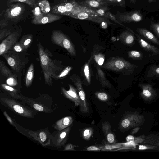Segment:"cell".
Returning a JSON list of instances; mask_svg holds the SVG:
<instances>
[{
    "mask_svg": "<svg viewBox=\"0 0 159 159\" xmlns=\"http://www.w3.org/2000/svg\"><path fill=\"white\" fill-rule=\"evenodd\" d=\"M87 150L88 151H98L100 149L95 146H90L88 147Z\"/></svg>",
    "mask_w": 159,
    "mask_h": 159,
    "instance_id": "cell-46",
    "label": "cell"
},
{
    "mask_svg": "<svg viewBox=\"0 0 159 159\" xmlns=\"http://www.w3.org/2000/svg\"><path fill=\"white\" fill-rule=\"evenodd\" d=\"M69 89L68 90H66L64 88H61L62 92L63 95L66 98L73 102L75 106H80L81 101L76 89L71 85L69 84Z\"/></svg>",
    "mask_w": 159,
    "mask_h": 159,
    "instance_id": "cell-15",
    "label": "cell"
},
{
    "mask_svg": "<svg viewBox=\"0 0 159 159\" xmlns=\"http://www.w3.org/2000/svg\"><path fill=\"white\" fill-rule=\"evenodd\" d=\"M12 32L9 30L7 29H2L0 30V40L1 41L5 38L10 35Z\"/></svg>",
    "mask_w": 159,
    "mask_h": 159,
    "instance_id": "cell-35",
    "label": "cell"
},
{
    "mask_svg": "<svg viewBox=\"0 0 159 159\" xmlns=\"http://www.w3.org/2000/svg\"><path fill=\"white\" fill-rule=\"evenodd\" d=\"M61 15L56 14L42 13L34 17L31 23L34 24H43L53 22L60 20Z\"/></svg>",
    "mask_w": 159,
    "mask_h": 159,
    "instance_id": "cell-13",
    "label": "cell"
},
{
    "mask_svg": "<svg viewBox=\"0 0 159 159\" xmlns=\"http://www.w3.org/2000/svg\"><path fill=\"white\" fill-rule=\"evenodd\" d=\"M51 40L55 44L66 49L72 56L75 55V52L72 43L67 37L61 31L53 30Z\"/></svg>",
    "mask_w": 159,
    "mask_h": 159,
    "instance_id": "cell-6",
    "label": "cell"
},
{
    "mask_svg": "<svg viewBox=\"0 0 159 159\" xmlns=\"http://www.w3.org/2000/svg\"><path fill=\"white\" fill-rule=\"evenodd\" d=\"M0 87L3 91L5 92V93H4L17 99L18 95L20 93L16 89L12 86L4 84H1Z\"/></svg>",
    "mask_w": 159,
    "mask_h": 159,
    "instance_id": "cell-23",
    "label": "cell"
},
{
    "mask_svg": "<svg viewBox=\"0 0 159 159\" xmlns=\"http://www.w3.org/2000/svg\"><path fill=\"white\" fill-rule=\"evenodd\" d=\"M21 34L20 31L16 30L12 32L2 41L0 45L1 56L11 49L17 42Z\"/></svg>",
    "mask_w": 159,
    "mask_h": 159,
    "instance_id": "cell-11",
    "label": "cell"
},
{
    "mask_svg": "<svg viewBox=\"0 0 159 159\" xmlns=\"http://www.w3.org/2000/svg\"><path fill=\"white\" fill-rule=\"evenodd\" d=\"M159 76V65H154L151 66L147 72V77Z\"/></svg>",
    "mask_w": 159,
    "mask_h": 159,
    "instance_id": "cell-30",
    "label": "cell"
},
{
    "mask_svg": "<svg viewBox=\"0 0 159 159\" xmlns=\"http://www.w3.org/2000/svg\"><path fill=\"white\" fill-rule=\"evenodd\" d=\"M40 62L45 84L49 86L53 85V79L57 80L58 76L64 69L62 62L52 59V53L45 48L39 42L37 45Z\"/></svg>",
    "mask_w": 159,
    "mask_h": 159,
    "instance_id": "cell-1",
    "label": "cell"
},
{
    "mask_svg": "<svg viewBox=\"0 0 159 159\" xmlns=\"http://www.w3.org/2000/svg\"><path fill=\"white\" fill-rule=\"evenodd\" d=\"M27 54L9 50L2 55L6 60L11 67L12 71L18 76L19 82L20 83L22 72L29 62L26 56Z\"/></svg>",
    "mask_w": 159,
    "mask_h": 159,
    "instance_id": "cell-4",
    "label": "cell"
},
{
    "mask_svg": "<svg viewBox=\"0 0 159 159\" xmlns=\"http://www.w3.org/2000/svg\"><path fill=\"white\" fill-rule=\"evenodd\" d=\"M128 55L129 57L135 60H140L143 57V53L138 51L132 50L129 51Z\"/></svg>",
    "mask_w": 159,
    "mask_h": 159,
    "instance_id": "cell-32",
    "label": "cell"
},
{
    "mask_svg": "<svg viewBox=\"0 0 159 159\" xmlns=\"http://www.w3.org/2000/svg\"><path fill=\"white\" fill-rule=\"evenodd\" d=\"M3 114L10 123L15 127L16 124L15 122L13 121L12 119L9 116L6 111L4 112Z\"/></svg>",
    "mask_w": 159,
    "mask_h": 159,
    "instance_id": "cell-40",
    "label": "cell"
},
{
    "mask_svg": "<svg viewBox=\"0 0 159 159\" xmlns=\"http://www.w3.org/2000/svg\"><path fill=\"white\" fill-rule=\"evenodd\" d=\"M107 68L116 70H124L129 73H132L137 66L125 60L117 59L110 62L107 64Z\"/></svg>",
    "mask_w": 159,
    "mask_h": 159,
    "instance_id": "cell-12",
    "label": "cell"
},
{
    "mask_svg": "<svg viewBox=\"0 0 159 159\" xmlns=\"http://www.w3.org/2000/svg\"><path fill=\"white\" fill-rule=\"evenodd\" d=\"M73 121L71 116L64 117L56 121L52 127L57 130L61 131L69 127L73 123Z\"/></svg>",
    "mask_w": 159,
    "mask_h": 159,
    "instance_id": "cell-18",
    "label": "cell"
},
{
    "mask_svg": "<svg viewBox=\"0 0 159 159\" xmlns=\"http://www.w3.org/2000/svg\"><path fill=\"white\" fill-rule=\"evenodd\" d=\"M8 7L5 11V19L7 21L15 20L21 16L25 10V6L20 2L12 3L8 5Z\"/></svg>",
    "mask_w": 159,
    "mask_h": 159,
    "instance_id": "cell-9",
    "label": "cell"
},
{
    "mask_svg": "<svg viewBox=\"0 0 159 159\" xmlns=\"http://www.w3.org/2000/svg\"><path fill=\"white\" fill-rule=\"evenodd\" d=\"M37 0V1H38V2H39V1H41L42 0Z\"/></svg>",
    "mask_w": 159,
    "mask_h": 159,
    "instance_id": "cell-53",
    "label": "cell"
},
{
    "mask_svg": "<svg viewBox=\"0 0 159 159\" xmlns=\"http://www.w3.org/2000/svg\"><path fill=\"white\" fill-rule=\"evenodd\" d=\"M0 71L2 75L7 78L14 77L18 79L17 75L11 70L1 59L0 60Z\"/></svg>",
    "mask_w": 159,
    "mask_h": 159,
    "instance_id": "cell-24",
    "label": "cell"
},
{
    "mask_svg": "<svg viewBox=\"0 0 159 159\" xmlns=\"http://www.w3.org/2000/svg\"><path fill=\"white\" fill-rule=\"evenodd\" d=\"M70 130L69 126L61 131L53 133L49 145L59 148L63 146L68 140Z\"/></svg>",
    "mask_w": 159,
    "mask_h": 159,
    "instance_id": "cell-8",
    "label": "cell"
},
{
    "mask_svg": "<svg viewBox=\"0 0 159 159\" xmlns=\"http://www.w3.org/2000/svg\"><path fill=\"white\" fill-rule=\"evenodd\" d=\"M15 2L26 3L32 8H35L38 6V2L37 0H8L7 4L8 5Z\"/></svg>",
    "mask_w": 159,
    "mask_h": 159,
    "instance_id": "cell-28",
    "label": "cell"
},
{
    "mask_svg": "<svg viewBox=\"0 0 159 159\" xmlns=\"http://www.w3.org/2000/svg\"><path fill=\"white\" fill-rule=\"evenodd\" d=\"M38 6L41 10L43 13H48L50 12L51 7L49 2L47 0H42L39 1Z\"/></svg>",
    "mask_w": 159,
    "mask_h": 159,
    "instance_id": "cell-29",
    "label": "cell"
},
{
    "mask_svg": "<svg viewBox=\"0 0 159 159\" xmlns=\"http://www.w3.org/2000/svg\"><path fill=\"white\" fill-rule=\"evenodd\" d=\"M10 50H11L19 53H21L28 54L27 52L25 51L23 48L20 45L19 42H17Z\"/></svg>",
    "mask_w": 159,
    "mask_h": 159,
    "instance_id": "cell-33",
    "label": "cell"
},
{
    "mask_svg": "<svg viewBox=\"0 0 159 159\" xmlns=\"http://www.w3.org/2000/svg\"><path fill=\"white\" fill-rule=\"evenodd\" d=\"M76 86L78 95L81 101V105L80 106V109L81 112L84 113H87L89 112V108L88 104L86 100L85 94L83 90L81 83L78 81L74 82Z\"/></svg>",
    "mask_w": 159,
    "mask_h": 159,
    "instance_id": "cell-16",
    "label": "cell"
},
{
    "mask_svg": "<svg viewBox=\"0 0 159 159\" xmlns=\"http://www.w3.org/2000/svg\"><path fill=\"white\" fill-rule=\"evenodd\" d=\"M84 71L86 79L88 82L89 83L90 82V73L89 66L87 64H85L84 66Z\"/></svg>",
    "mask_w": 159,
    "mask_h": 159,
    "instance_id": "cell-39",
    "label": "cell"
},
{
    "mask_svg": "<svg viewBox=\"0 0 159 159\" xmlns=\"http://www.w3.org/2000/svg\"><path fill=\"white\" fill-rule=\"evenodd\" d=\"M28 137L39 142L43 146L49 145L52 134L48 128L35 131L24 129Z\"/></svg>",
    "mask_w": 159,
    "mask_h": 159,
    "instance_id": "cell-7",
    "label": "cell"
},
{
    "mask_svg": "<svg viewBox=\"0 0 159 159\" xmlns=\"http://www.w3.org/2000/svg\"><path fill=\"white\" fill-rule=\"evenodd\" d=\"M96 95L99 99L102 101H106L108 98V95L104 93L98 92L96 93Z\"/></svg>",
    "mask_w": 159,
    "mask_h": 159,
    "instance_id": "cell-37",
    "label": "cell"
},
{
    "mask_svg": "<svg viewBox=\"0 0 159 159\" xmlns=\"http://www.w3.org/2000/svg\"><path fill=\"white\" fill-rule=\"evenodd\" d=\"M98 58V59H96V61L99 65H102L104 62V58L102 57H99L97 56Z\"/></svg>",
    "mask_w": 159,
    "mask_h": 159,
    "instance_id": "cell-47",
    "label": "cell"
},
{
    "mask_svg": "<svg viewBox=\"0 0 159 159\" xmlns=\"http://www.w3.org/2000/svg\"><path fill=\"white\" fill-rule=\"evenodd\" d=\"M93 133V129L91 127H87L84 129L81 133V135L83 139L88 140L90 139Z\"/></svg>",
    "mask_w": 159,
    "mask_h": 159,
    "instance_id": "cell-31",
    "label": "cell"
},
{
    "mask_svg": "<svg viewBox=\"0 0 159 159\" xmlns=\"http://www.w3.org/2000/svg\"><path fill=\"white\" fill-rule=\"evenodd\" d=\"M116 20L119 22H139L143 20V16L140 10L129 12L118 13Z\"/></svg>",
    "mask_w": 159,
    "mask_h": 159,
    "instance_id": "cell-10",
    "label": "cell"
},
{
    "mask_svg": "<svg viewBox=\"0 0 159 159\" xmlns=\"http://www.w3.org/2000/svg\"><path fill=\"white\" fill-rule=\"evenodd\" d=\"M137 31L141 35L152 43L159 46V41L150 31L144 28L138 27Z\"/></svg>",
    "mask_w": 159,
    "mask_h": 159,
    "instance_id": "cell-19",
    "label": "cell"
},
{
    "mask_svg": "<svg viewBox=\"0 0 159 159\" xmlns=\"http://www.w3.org/2000/svg\"><path fill=\"white\" fill-rule=\"evenodd\" d=\"M157 0H148V1L149 3H152L154 2H156Z\"/></svg>",
    "mask_w": 159,
    "mask_h": 159,
    "instance_id": "cell-51",
    "label": "cell"
},
{
    "mask_svg": "<svg viewBox=\"0 0 159 159\" xmlns=\"http://www.w3.org/2000/svg\"><path fill=\"white\" fill-rule=\"evenodd\" d=\"M34 75V67L32 63L29 66L27 70L25 78V85L27 87L31 86Z\"/></svg>",
    "mask_w": 159,
    "mask_h": 159,
    "instance_id": "cell-26",
    "label": "cell"
},
{
    "mask_svg": "<svg viewBox=\"0 0 159 159\" xmlns=\"http://www.w3.org/2000/svg\"><path fill=\"white\" fill-rule=\"evenodd\" d=\"M33 40V35L31 34H27L23 35L19 42L25 50L27 52V49L32 43Z\"/></svg>",
    "mask_w": 159,
    "mask_h": 159,
    "instance_id": "cell-25",
    "label": "cell"
},
{
    "mask_svg": "<svg viewBox=\"0 0 159 159\" xmlns=\"http://www.w3.org/2000/svg\"><path fill=\"white\" fill-rule=\"evenodd\" d=\"M102 129L104 134L107 141L110 143L115 142V137L111 130V126L108 122L105 121L102 123Z\"/></svg>",
    "mask_w": 159,
    "mask_h": 159,
    "instance_id": "cell-21",
    "label": "cell"
},
{
    "mask_svg": "<svg viewBox=\"0 0 159 159\" xmlns=\"http://www.w3.org/2000/svg\"><path fill=\"white\" fill-rule=\"evenodd\" d=\"M0 102L2 105L13 112L22 117L33 118L36 116V111L22 102L1 92Z\"/></svg>",
    "mask_w": 159,
    "mask_h": 159,
    "instance_id": "cell-2",
    "label": "cell"
},
{
    "mask_svg": "<svg viewBox=\"0 0 159 159\" xmlns=\"http://www.w3.org/2000/svg\"><path fill=\"white\" fill-rule=\"evenodd\" d=\"M131 31L136 36L139 44L144 50L147 52H151L153 56L159 54V49L145 41L139 35L135 33L132 31Z\"/></svg>",
    "mask_w": 159,
    "mask_h": 159,
    "instance_id": "cell-17",
    "label": "cell"
},
{
    "mask_svg": "<svg viewBox=\"0 0 159 159\" xmlns=\"http://www.w3.org/2000/svg\"><path fill=\"white\" fill-rule=\"evenodd\" d=\"M61 0V3L64 2H65L66 1L69 0Z\"/></svg>",
    "mask_w": 159,
    "mask_h": 159,
    "instance_id": "cell-52",
    "label": "cell"
},
{
    "mask_svg": "<svg viewBox=\"0 0 159 159\" xmlns=\"http://www.w3.org/2000/svg\"><path fill=\"white\" fill-rule=\"evenodd\" d=\"M126 140L127 142L134 141V138L132 135H128L126 137Z\"/></svg>",
    "mask_w": 159,
    "mask_h": 159,
    "instance_id": "cell-48",
    "label": "cell"
},
{
    "mask_svg": "<svg viewBox=\"0 0 159 159\" xmlns=\"http://www.w3.org/2000/svg\"><path fill=\"white\" fill-rule=\"evenodd\" d=\"M77 2L81 5L93 10L107 11L109 9V5L100 0H79Z\"/></svg>",
    "mask_w": 159,
    "mask_h": 159,
    "instance_id": "cell-14",
    "label": "cell"
},
{
    "mask_svg": "<svg viewBox=\"0 0 159 159\" xmlns=\"http://www.w3.org/2000/svg\"><path fill=\"white\" fill-rule=\"evenodd\" d=\"M69 16L76 19L89 20L102 25L103 24H113L108 18L98 15L94 10L82 5L79 12L72 13Z\"/></svg>",
    "mask_w": 159,
    "mask_h": 159,
    "instance_id": "cell-5",
    "label": "cell"
},
{
    "mask_svg": "<svg viewBox=\"0 0 159 159\" xmlns=\"http://www.w3.org/2000/svg\"><path fill=\"white\" fill-rule=\"evenodd\" d=\"M138 0H130L131 3L134 4Z\"/></svg>",
    "mask_w": 159,
    "mask_h": 159,
    "instance_id": "cell-50",
    "label": "cell"
},
{
    "mask_svg": "<svg viewBox=\"0 0 159 159\" xmlns=\"http://www.w3.org/2000/svg\"><path fill=\"white\" fill-rule=\"evenodd\" d=\"M116 5L125 7H126L125 0H116Z\"/></svg>",
    "mask_w": 159,
    "mask_h": 159,
    "instance_id": "cell-43",
    "label": "cell"
},
{
    "mask_svg": "<svg viewBox=\"0 0 159 159\" xmlns=\"http://www.w3.org/2000/svg\"><path fill=\"white\" fill-rule=\"evenodd\" d=\"M147 148H148L146 146L143 145H140L139 146V150H145L147 149Z\"/></svg>",
    "mask_w": 159,
    "mask_h": 159,
    "instance_id": "cell-49",
    "label": "cell"
},
{
    "mask_svg": "<svg viewBox=\"0 0 159 159\" xmlns=\"http://www.w3.org/2000/svg\"><path fill=\"white\" fill-rule=\"evenodd\" d=\"M139 86L142 89V95L144 97L150 98L155 95V90L149 84L139 83Z\"/></svg>",
    "mask_w": 159,
    "mask_h": 159,
    "instance_id": "cell-22",
    "label": "cell"
},
{
    "mask_svg": "<svg viewBox=\"0 0 159 159\" xmlns=\"http://www.w3.org/2000/svg\"><path fill=\"white\" fill-rule=\"evenodd\" d=\"M17 79V78L14 77L7 78V83L8 85L11 86L16 85L18 83Z\"/></svg>",
    "mask_w": 159,
    "mask_h": 159,
    "instance_id": "cell-38",
    "label": "cell"
},
{
    "mask_svg": "<svg viewBox=\"0 0 159 159\" xmlns=\"http://www.w3.org/2000/svg\"><path fill=\"white\" fill-rule=\"evenodd\" d=\"M8 25V23L7 21L5 19H2L0 21V29L7 26Z\"/></svg>",
    "mask_w": 159,
    "mask_h": 159,
    "instance_id": "cell-41",
    "label": "cell"
},
{
    "mask_svg": "<svg viewBox=\"0 0 159 159\" xmlns=\"http://www.w3.org/2000/svg\"><path fill=\"white\" fill-rule=\"evenodd\" d=\"M71 69L72 68L70 66H68L64 69L58 76L57 80L62 79L66 76Z\"/></svg>",
    "mask_w": 159,
    "mask_h": 159,
    "instance_id": "cell-36",
    "label": "cell"
},
{
    "mask_svg": "<svg viewBox=\"0 0 159 159\" xmlns=\"http://www.w3.org/2000/svg\"><path fill=\"white\" fill-rule=\"evenodd\" d=\"M17 99L28 105L36 111L50 113L54 109V105L51 98L48 95H40L37 98L33 99L25 97L20 93Z\"/></svg>",
    "mask_w": 159,
    "mask_h": 159,
    "instance_id": "cell-3",
    "label": "cell"
},
{
    "mask_svg": "<svg viewBox=\"0 0 159 159\" xmlns=\"http://www.w3.org/2000/svg\"><path fill=\"white\" fill-rule=\"evenodd\" d=\"M122 36L126 44L132 45L135 43V37L133 32L127 30L122 34Z\"/></svg>",
    "mask_w": 159,
    "mask_h": 159,
    "instance_id": "cell-27",
    "label": "cell"
},
{
    "mask_svg": "<svg viewBox=\"0 0 159 159\" xmlns=\"http://www.w3.org/2000/svg\"><path fill=\"white\" fill-rule=\"evenodd\" d=\"M74 150L73 146L71 144H68L65 147L64 150Z\"/></svg>",
    "mask_w": 159,
    "mask_h": 159,
    "instance_id": "cell-45",
    "label": "cell"
},
{
    "mask_svg": "<svg viewBox=\"0 0 159 159\" xmlns=\"http://www.w3.org/2000/svg\"><path fill=\"white\" fill-rule=\"evenodd\" d=\"M150 29L154 31L159 38V22L156 23L151 21L150 23Z\"/></svg>",
    "mask_w": 159,
    "mask_h": 159,
    "instance_id": "cell-34",
    "label": "cell"
},
{
    "mask_svg": "<svg viewBox=\"0 0 159 159\" xmlns=\"http://www.w3.org/2000/svg\"><path fill=\"white\" fill-rule=\"evenodd\" d=\"M40 10V8L37 7H35L34 9L32 10V11L34 14V17L37 16L42 13Z\"/></svg>",
    "mask_w": 159,
    "mask_h": 159,
    "instance_id": "cell-42",
    "label": "cell"
},
{
    "mask_svg": "<svg viewBox=\"0 0 159 159\" xmlns=\"http://www.w3.org/2000/svg\"><path fill=\"white\" fill-rule=\"evenodd\" d=\"M138 118L134 114L126 116L123 119L120 124L121 129H126L134 126L137 121Z\"/></svg>",
    "mask_w": 159,
    "mask_h": 159,
    "instance_id": "cell-20",
    "label": "cell"
},
{
    "mask_svg": "<svg viewBox=\"0 0 159 159\" xmlns=\"http://www.w3.org/2000/svg\"><path fill=\"white\" fill-rule=\"evenodd\" d=\"M102 2H106L109 5H116V0H100Z\"/></svg>",
    "mask_w": 159,
    "mask_h": 159,
    "instance_id": "cell-44",
    "label": "cell"
}]
</instances>
